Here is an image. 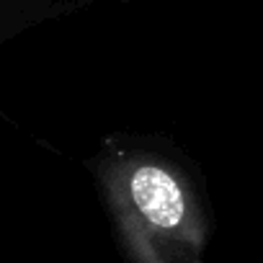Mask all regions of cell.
<instances>
[{"mask_svg":"<svg viewBox=\"0 0 263 263\" xmlns=\"http://www.w3.org/2000/svg\"><path fill=\"white\" fill-rule=\"evenodd\" d=\"M129 194L137 212L155 227H176L183 219V194L176 178L155 165H140L129 176Z\"/></svg>","mask_w":263,"mask_h":263,"instance_id":"obj_1","label":"cell"}]
</instances>
